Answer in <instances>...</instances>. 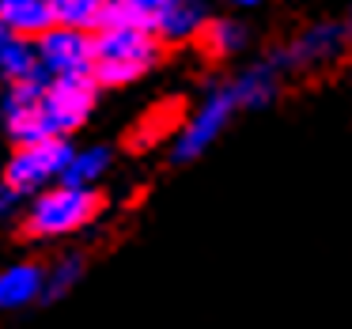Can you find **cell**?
Wrapping results in <instances>:
<instances>
[{
  "mask_svg": "<svg viewBox=\"0 0 352 329\" xmlns=\"http://www.w3.org/2000/svg\"><path fill=\"white\" fill-rule=\"evenodd\" d=\"M280 65L276 61H265V65H254V69H246L243 76H235L231 84H235L239 99H243V110H261L269 106V102L276 99V91H280Z\"/></svg>",
  "mask_w": 352,
  "mask_h": 329,
  "instance_id": "12",
  "label": "cell"
},
{
  "mask_svg": "<svg viewBox=\"0 0 352 329\" xmlns=\"http://www.w3.org/2000/svg\"><path fill=\"white\" fill-rule=\"evenodd\" d=\"M72 152H76V148L69 144V137L23 140V144L12 148V159H8V167H4V185L31 201L34 193H42V190L61 182Z\"/></svg>",
  "mask_w": 352,
  "mask_h": 329,
  "instance_id": "4",
  "label": "cell"
},
{
  "mask_svg": "<svg viewBox=\"0 0 352 329\" xmlns=\"http://www.w3.org/2000/svg\"><path fill=\"white\" fill-rule=\"evenodd\" d=\"M349 49H352V38L344 23H311L284 49H276L273 61L280 65V72H322L341 61Z\"/></svg>",
  "mask_w": 352,
  "mask_h": 329,
  "instance_id": "7",
  "label": "cell"
},
{
  "mask_svg": "<svg viewBox=\"0 0 352 329\" xmlns=\"http://www.w3.org/2000/svg\"><path fill=\"white\" fill-rule=\"evenodd\" d=\"M80 280H84V258H76V253L57 258L54 265H46V303L65 299Z\"/></svg>",
  "mask_w": 352,
  "mask_h": 329,
  "instance_id": "16",
  "label": "cell"
},
{
  "mask_svg": "<svg viewBox=\"0 0 352 329\" xmlns=\"http://www.w3.org/2000/svg\"><path fill=\"white\" fill-rule=\"evenodd\" d=\"M243 110V99H239L235 84H220L212 87V91L205 95V102H201L197 110H193L190 117H186V125L178 129L175 144H170V163H193L201 159V155L208 152V148L220 140V133L228 129V122Z\"/></svg>",
  "mask_w": 352,
  "mask_h": 329,
  "instance_id": "5",
  "label": "cell"
},
{
  "mask_svg": "<svg viewBox=\"0 0 352 329\" xmlns=\"http://www.w3.org/2000/svg\"><path fill=\"white\" fill-rule=\"evenodd\" d=\"M170 8V0H114V16L118 19H133V23H144V27H160L163 12Z\"/></svg>",
  "mask_w": 352,
  "mask_h": 329,
  "instance_id": "17",
  "label": "cell"
},
{
  "mask_svg": "<svg viewBox=\"0 0 352 329\" xmlns=\"http://www.w3.org/2000/svg\"><path fill=\"white\" fill-rule=\"evenodd\" d=\"M110 170V148L95 144V148H80V152H72L69 167H65V178L61 182H72V185H99L102 174Z\"/></svg>",
  "mask_w": 352,
  "mask_h": 329,
  "instance_id": "15",
  "label": "cell"
},
{
  "mask_svg": "<svg viewBox=\"0 0 352 329\" xmlns=\"http://www.w3.org/2000/svg\"><path fill=\"white\" fill-rule=\"evenodd\" d=\"M167 42L144 23L110 16L95 31V80L99 87H125L160 65V54Z\"/></svg>",
  "mask_w": 352,
  "mask_h": 329,
  "instance_id": "2",
  "label": "cell"
},
{
  "mask_svg": "<svg viewBox=\"0 0 352 329\" xmlns=\"http://www.w3.org/2000/svg\"><path fill=\"white\" fill-rule=\"evenodd\" d=\"M208 4L205 0H170V8L163 12L160 27H155V34H160L167 46H182V42H197L201 31L208 27Z\"/></svg>",
  "mask_w": 352,
  "mask_h": 329,
  "instance_id": "9",
  "label": "cell"
},
{
  "mask_svg": "<svg viewBox=\"0 0 352 329\" xmlns=\"http://www.w3.org/2000/svg\"><path fill=\"white\" fill-rule=\"evenodd\" d=\"M50 8H54L57 23L99 31V27L114 16V0H50Z\"/></svg>",
  "mask_w": 352,
  "mask_h": 329,
  "instance_id": "13",
  "label": "cell"
},
{
  "mask_svg": "<svg viewBox=\"0 0 352 329\" xmlns=\"http://www.w3.org/2000/svg\"><path fill=\"white\" fill-rule=\"evenodd\" d=\"M239 8H258V4H269V0H235Z\"/></svg>",
  "mask_w": 352,
  "mask_h": 329,
  "instance_id": "18",
  "label": "cell"
},
{
  "mask_svg": "<svg viewBox=\"0 0 352 329\" xmlns=\"http://www.w3.org/2000/svg\"><path fill=\"white\" fill-rule=\"evenodd\" d=\"M57 19L50 0H0V27L12 34H27L38 38L42 31H50Z\"/></svg>",
  "mask_w": 352,
  "mask_h": 329,
  "instance_id": "10",
  "label": "cell"
},
{
  "mask_svg": "<svg viewBox=\"0 0 352 329\" xmlns=\"http://www.w3.org/2000/svg\"><path fill=\"white\" fill-rule=\"evenodd\" d=\"M201 46L212 61H231L246 49V27L235 19H208V27L201 31Z\"/></svg>",
  "mask_w": 352,
  "mask_h": 329,
  "instance_id": "14",
  "label": "cell"
},
{
  "mask_svg": "<svg viewBox=\"0 0 352 329\" xmlns=\"http://www.w3.org/2000/svg\"><path fill=\"white\" fill-rule=\"evenodd\" d=\"M99 212H102V197L91 185L57 182V185H50V190L34 193V197L27 201V208L19 212V220H23L27 238L54 242V238H69V235H76V231H84Z\"/></svg>",
  "mask_w": 352,
  "mask_h": 329,
  "instance_id": "3",
  "label": "cell"
},
{
  "mask_svg": "<svg viewBox=\"0 0 352 329\" xmlns=\"http://www.w3.org/2000/svg\"><path fill=\"white\" fill-rule=\"evenodd\" d=\"M95 76H69V80H19L4 91V129L12 144L42 137H72L84 129V122L95 110Z\"/></svg>",
  "mask_w": 352,
  "mask_h": 329,
  "instance_id": "1",
  "label": "cell"
},
{
  "mask_svg": "<svg viewBox=\"0 0 352 329\" xmlns=\"http://www.w3.org/2000/svg\"><path fill=\"white\" fill-rule=\"evenodd\" d=\"M344 27H349V38H352V8H349V19H344Z\"/></svg>",
  "mask_w": 352,
  "mask_h": 329,
  "instance_id": "19",
  "label": "cell"
},
{
  "mask_svg": "<svg viewBox=\"0 0 352 329\" xmlns=\"http://www.w3.org/2000/svg\"><path fill=\"white\" fill-rule=\"evenodd\" d=\"M34 46H38L42 76H50V80L95 76V31L54 23L50 31H42L34 38Z\"/></svg>",
  "mask_w": 352,
  "mask_h": 329,
  "instance_id": "6",
  "label": "cell"
},
{
  "mask_svg": "<svg viewBox=\"0 0 352 329\" xmlns=\"http://www.w3.org/2000/svg\"><path fill=\"white\" fill-rule=\"evenodd\" d=\"M0 69H4V84H19V80L42 76L38 46H34V38L4 31V38H0Z\"/></svg>",
  "mask_w": 352,
  "mask_h": 329,
  "instance_id": "11",
  "label": "cell"
},
{
  "mask_svg": "<svg viewBox=\"0 0 352 329\" xmlns=\"http://www.w3.org/2000/svg\"><path fill=\"white\" fill-rule=\"evenodd\" d=\"M0 303H4V310L46 303V265H34V261L8 265L0 273Z\"/></svg>",
  "mask_w": 352,
  "mask_h": 329,
  "instance_id": "8",
  "label": "cell"
}]
</instances>
